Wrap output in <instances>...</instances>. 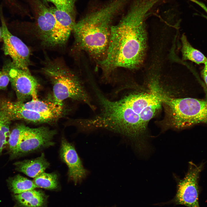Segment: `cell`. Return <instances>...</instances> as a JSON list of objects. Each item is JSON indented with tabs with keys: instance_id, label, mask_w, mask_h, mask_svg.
Here are the masks:
<instances>
[{
	"instance_id": "obj_12",
	"label": "cell",
	"mask_w": 207,
	"mask_h": 207,
	"mask_svg": "<svg viewBox=\"0 0 207 207\" xmlns=\"http://www.w3.org/2000/svg\"><path fill=\"white\" fill-rule=\"evenodd\" d=\"M16 170L31 177L34 178L44 172L49 166V163L46 159L43 153L37 158L25 160L14 163Z\"/></svg>"
},
{
	"instance_id": "obj_5",
	"label": "cell",
	"mask_w": 207,
	"mask_h": 207,
	"mask_svg": "<svg viewBox=\"0 0 207 207\" xmlns=\"http://www.w3.org/2000/svg\"><path fill=\"white\" fill-rule=\"evenodd\" d=\"M56 131L45 127L30 128L28 127L14 153L10 156L14 159L54 144L52 139Z\"/></svg>"
},
{
	"instance_id": "obj_1",
	"label": "cell",
	"mask_w": 207,
	"mask_h": 207,
	"mask_svg": "<svg viewBox=\"0 0 207 207\" xmlns=\"http://www.w3.org/2000/svg\"><path fill=\"white\" fill-rule=\"evenodd\" d=\"M157 3L156 0H134L126 14L112 26L106 56L100 63L106 74L117 68L134 69L143 64L147 46L145 20Z\"/></svg>"
},
{
	"instance_id": "obj_21",
	"label": "cell",
	"mask_w": 207,
	"mask_h": 207,
	"mask_svg": "<svg viewBox=\"0 0 207 207\" xmlns=\"http://www.w3.org/2000/svg\"><path fill=\"white\" fill-rule=\"evenodd\" d=\"M196 4L200 7L205 12L206 14H201V16L207 19V6L203 2L199 0H189Z\"/></svg>"
},
{
	"instance_id": "obj_10",
	"label": "cell",
	"mask_w": 207,
	"mask_h": 207,
	"mask_svg": "<svg viewBox=\"0 0 207 207\" xmlns=\"http://www.w3.org/2000/svg\"><path fill=\"white\" fill-rule=\"evenodd\" d=\"M10 120H21L34 123H49L59 118L53 116L43 114L18 106L15 102L5 101L0 105Z\"/></svg>"
},
{
	"instance_id": "obj_8",
	"label": "cell",
	"mask_w": 207,
	"mask_h": 207,
	"mask_svg": "<svg viewBox=\"0 0 207 207\" xmlns=\"http://www.w3.org/2000/svg\"><path fill=\"white\" fill-rule=\"evenodd\" d=\"M4 67L7 72L9 82L16 95L17 101L24 102L29 98L38 99L39 84L30 71L15 67L12 62Z\"/></svg>"
},
{
	"instance_id": "obj_9",
	"label": "cell",
	"mask_w": 207,
	"mask_h": 207,
	"mask_svg": "<svg viewBox=\"0 0 207 207\" xmlns=\"http://www.w3.org/2000/svg\"><path fill=\"white\" fill-rule=\"evenodd\" d=\"M60 156L68 166L70 179L76 184L85 178L86 170L74 147L65 138H63L62 140Z\"/></svg>"
},
{
	"instance_id": "obj_20",
	"label": "cell",
	"mask_w": 207,
	"mask_h": 207,
	"mask_svg": "<svg viewBox=\"0 0 207 207\" xmlns=\"http://www.w3.org/2000/svg\"><path fill=\"white\" fill-rule=\"evenodd\" d=\"M9 82V78L6 69L3 68L2 70L0 71V90L5 89Z\"/></svg>"
},
{
	"instance_id": "obj_7",
	"label": "cell",
	"mask_w": 207,
	"mask_h": 207,
	"mask_svg": "<svg viewBox=\"0 0 207 207\" xmlns=\"http://www.w3.org/2000/svg\"><path fill=\"white\" fill-rule=\"evenodd\" d=\"M1 20L3 41L2 49L4 54L11 58L12 63L15 67L30 71V49L21 39L10 33L2 16Z\"/></svg>"
},
{
	"instance_id": "obj_11",
	"label": "cell",
	"mask_w": 207,
	"mask_h": 207,
	"mask_svg": "<svg viewBox=\"0 0 207 207\" xmlns=\"http://www.w3.org/2000/svg\"><path fill=\"white\" fill-rule=\"evenodd\" d=\"M19 107L41 114L55 116L59 118L62 117L65 112L63 104L51 101L40 100L38 99H32L25 102H15Z\"/></svg>"
},
{
	"instance_id": "obj_2",
	"label": "cell",
	"mask_w": 207,
	"mask_h": 207,
	"mask_svg": "<svg viewBox=\"0 0 207 207\" xmlns=\"http://www.w3.org/2000/svg\"><path fill=\"white\" fill-rule=\"evenodd\" d=\"M130 0H113L76 23L75 43L99 63L106 56L112 22Z\"/></svg>"
},
{
	"instance_id": "obj_3",
	"label": "cell",
	"mask_w": 207,
	"mask_h": 207,
	"mask_svg": "<svg viewBox=\"0 0 207 207\" xmlns=\"http://www.w3.org/2000/svg\"><path fill=\"white\" fill-rule=\"evenodd\" d=\"M42 70L52 84L55 102L63 104L64 100L71 99L82 101L95 109L78 76L62 60H47Z\"/></svg>"
},
{
	"instance_id": "obj_16",
	"label": "cell",
	"mask_w": 207,
	"mask_h": 207,
	"mask_svg": "<svg viewBox=\"0 0 207 207\" xmlns=\"http://www.w3.org/2000/svg\"><path fill=\"white\" fill-rule=\"evenodd\" d=\"M57 21L68 35L70 36L76 24L75 16L56 8L49 7Z\"/></svg>"
},
{
	"instance_id": "obj_15",
	"label": "cell",
	"mask_w": 207,
	"mask_h": 207,
	"mask_svg": "<svg viewBox=\"0 0 207 207\" xmlns=\"http://www.w3.org/2000/svg\"><path fill=\"white\" fill-rule=\"evenodd\" d=\"M7 182L10 189L15 194L37 187L33 181L20 175L9 178Z\"/></svg>"
},
{
	"instance_id": "obj_19",
	"label": "cell",
	"mask_w": 207,
	"mask_h": 207,
	"mask_svg": "<svg viewBox=\"0 0 207 207\" xmlns=\"http://www.w3.org/2000/svg\"><path fill=\"white\" fill-rule=\"evenodd\" d=\"M44 2L52 3L57 9L75 16L76 0H42Z\"/></svg>"
},
{
	"instance_id": "obj_14",
	"label": "cell",
	"mask_w": 207,
	"mask_h": 207,
	"mask_svg": "<svg viewBox=\"0 0 207 207\" xmlns=\"http://www.w3.org/2000/svg\"><path fill=\"white\" fill-rule=\"evenodd\" d=\"M181 40L183 60H189L198 64H204L207 58L201 52L191 46L185 34L182 35Z\"/></svg>"
},
{
	"instance_id": "obj_17",
	"label": "cell",
	"mask_w": 207,
	"mask_h": 207,
	"mask_svg": "<svg viewBox=\"0 0 207 207\" xmlns=\"http://www.w3.org/2000/svg\"><path fill=\"white\" fill-rule=\"evenodd\" d=\"M33 182L37 187L53 189L57 187V175L54 173H42L34 178Z\"/></svg>"
},
{
	"instance_id": "obj_6",
	"label": "cell",
	"mask_w": 207,
	"mask_h": 207,
	"mask_svg": "<svg viewBox=\"0 0 207 207\" xmlns=\"http://www.w3.org/2000/svg\"><path fill=\"white\" fill-rule=\"evenodd\" d=\"M203 166L202 164L197 166L190 162L187 173L178 183L173 203L188 207H200L198 181Z\"/></svg>"
},
{
	"instance_id": "obj_22",
	"label": "cell",
	"mask_w": 207,
	"mask_h": 207,
	"mask_svg": "<svg viewBox=\"0 0 207 207\" xmlns=\"http://www.w3.org/2000/svg\"><path fill=\"white\" fill-rule=\"evenodd\" d=\"M11 121L6 114L0 106V126Z\"/></svg>"
},
{
	"instance_id": "obj_23",
	"label": "cell",
	"mask_w": 207,
	"mask_h": 207,
	"mask_svg": "<svg viewBox=\"0 0 207 207\" xmlns=\"http://www.w3.org/2000/svg\"><path fill=\"white\" fill-rule=\"evenodd\" d=\"M204 64V67L201 71V75L206 85L207 86V60Z\"/></svg>"
},
{
	"instance_id": "obj_24",
	"label": "cell",
	"mask_w": 207,
	"mask_h": 207,
	"mask_svg": "<svg viewBox=\"0 0 207 207\" xmlns=\"http://www.w3.org/2000/svg\"><path fill=\"white\" fill-rule=\"evenodd\" d=\"M3 32L1 27H0V41L2 40Z\"/></svg>"
},
{
	"instance_id": "obj_13",
	"label": "cell",
	"mask_w": 207,
	"mask_h": 207,
	"mask_svg": "<svg viewBox=\"0 0 207 207\" xmlns=\"http://www.w3.org/2000/svg\"><path fill=\"white\" fill-rule=\"evenodd\" d=\"M14 197L21 207H43L46 202L43 193L34 189L15 194Z\"/></svg>"
},
{
	"instance_id": "obj_4",
	"label": "cell",
	"mask_w": 207,
	"mask_h": 207,
	"mask_svg": "<svg viewBox=\"0 0 207 207\" xmlns=\"http://www.w3.org/2000/svg\"><path fill=\"white\" fill-rule=\"evenodd\" d=\"M206 92L205 97L202 99L163 95L162 100L168 126L182 129L199 124H207V90Z\"/></svg>"
},
{
	"instance_id": "obj_18",
	"label": "cell",
	"mask_w": 207,
	"mask_h": 207,
	"mask_svg": "<svg viewBox=\"0 0 207 207\" xmlns=\"http://www.w3.org/2000/svg\"><path fill=\"white\" fill-rule=\"evenodd\" d=\"M28 127L23 124H18L14 127L10 133L8 141L10 156L16 150Z\"/></svg>"
}]
</instances>
